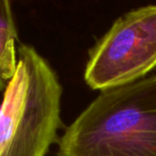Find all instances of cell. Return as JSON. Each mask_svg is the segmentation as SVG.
<instances>
[{"instance_id":"1","label":"cell","mask_w":156,"mask_h":156,"mask_svg":"<svg viewBox=\"0 0 156 156\" xmlns=\"http://www.w3.org/2000/svg\"><path fill=\"white\" fill-rule=\"evenodd\" d=\"M58 156H156V74L101 92L65 129Z\"/></svg>"},{"instance_id":"2","label":"cell","mask_w":156,"mask_h":156,"mask_svg":"<svg viewBox=\"0 0 156 156\" xmlns=\"http://www.w3.org/2000/svg\"><path fill=\"white\" fill-rule=\"evenodd\" d=\"M17 55L0 103V156H45L61 123L62 87L32 46L20 44Z\"/></svg>"},{"instance_id":"3","label":"cell","mask_w":156,"mask_h":156,"mask_svg":"<svg viewBox=\"0 0 156 156\" xmlns=\"http://www.w3.org/2000/svg\"><path fill=\"white\" fill-rule=\"evenodd\" d=\"M156 67V5L118 18L90 50L85 81L91 89H113L142 79Z\"/></svg>"},{"instance_id":"4","label":"cell","mask_w":156,"mask_h":156,"mask_svg":"<svg viewBox=\"0 0 156 156\" xmlns=\"http://www.w3.org/2000/svg\"><path fill=\"white\" fill-rule=\"evenodd\" d=\"M17 29L11 2L0 0V91H5L17 69Z\"/></svg>"}]
</instances>
